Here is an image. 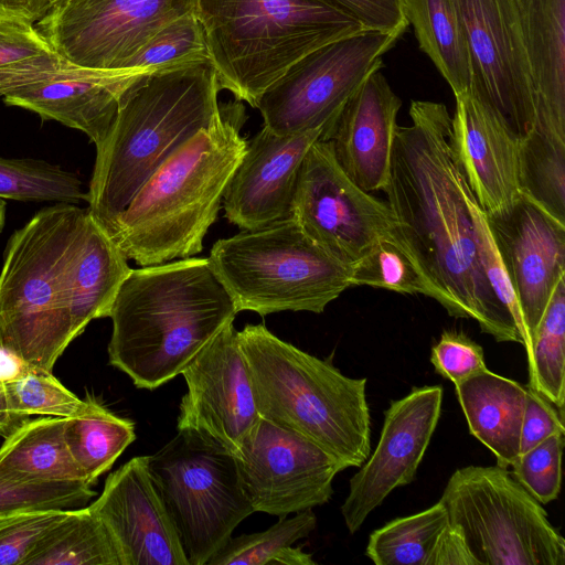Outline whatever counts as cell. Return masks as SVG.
I'll list each match as a JSON object with an SVG mask.
<instances>
[{
    "mask_svg": "<svg viewBox=\"0 0 565 565\" xmlns=\"http://www.w3.org/2000/svg\"><path fill=\"white\" fill-rule=\"evenodd\" d=\"M411 125L397 126L383 192L395 232L446 300L448 315L473 319L498 342L522 343L481 265L471 190L456 160L443 103L412 100Z\"/></svg>",
    "mask_w": 565,
    "mask_h": 565,
    "instance_id": "obj_1",
    "label": "cell"
},
{
    "mask_svg": "<svg viewBox=\"0 0 565 565\" xmlns=\"http://www.w3.org/2000/svg\"><path fill=\"white\" fill-rule=\"evenodd\" d=\"M237 313L207 258L131 269L108 317L109 364L136 387L154 390L181 374Z\"/></svg>",
    "mask_w": 565,
    "mask_h": 565,
    "instance_id": "obj_2",
    "label": "cell"
},
{
    "mask_svg": "<svg viewBox=\"0 0 565 565\" xmlns=\"http://www.w3.org/2000/svg\"><path fill=\"white\" fill-rule=\"evenodd\" d=\"M220 90L210 60L143 72L127 86L86 191L87 212L110 235L150 175L215 120Z\"/></svg>",
    "mask_w": 565,
    "mask_h": 565,
    "instance_id": "obj_3",
    "label": "cell"
},
{
    "mask_svg": "<svg viewBox=\"0 0 565 565\" xmlns=\"http://www.w3.org/2000/svg\"><path fill=\"white\" fill-rule=\"evenodd\" d=\"M245 119L242 102L220 105L215 120L141 185L111 232L128 259L150 266L202 252L246 149Z\"/></svg>",
    "mask_w": 565,
    "mask_h": 565,
    "instance_id": "obj_4",
    "label": "cell"
},
{
    "mask_svg": "<svg viewBox=\"0 0 565 565\" xmlns=\"http://www.w3.org/2000/svg\"><path fill=\"white\" fill-rule=\"evenodd\" d=\"M260 417L297 433L341 461L361 467L371 452L366 379L286 342L264 324L237 331Z\"/></svg>",
    "mask_w": 565,
    "mask_h": 565,
    "instance_id": "obj_5",
    "label": "cell"
},
{
    "mask_svg": "<svg viewBox=\"0 0 565 565\" xmlns=\"http://www.w3.org/2000/svg\"><path fill=\"white\" fill-rule=\"evenodd\" d=\"M87 210L54 203L8 239L0 270V339L22 361L53 371L74 340L72 269Z\"/></svg>",
    "mask_w": 565,
    "mask_h": 565,
    "instance_id": "obj_6",
    "label": "cell"
},
{
    "mask_svg": "<svg viewBox=\"0 0 565 565\" xmlns=\"http://www.w3.org/2000/svg\"><path fill=\"white\" fill-rule=\"evenodd\" d=\"M194 14L220 88L255 108L300 57L365 30L328 0H195Z\"/></svg>",
    "mask_w": 565,
    "mask_h": 565,
    "instance_id": "obj_7",
    "label": "cell"
},
{
    "mask_svg": "<svg viewBox=\"0 0 565 565\" xmlns=\"http://www.w3.org/2000/svg\"><path fill=\"white\" fill-rule=\"evenodd\" d=\"M207 259L237 312L321 313L351 287V267L310 238L292 216L216 241Z\"/></svg>",
    "mask_w": 565,
    "mask_h": 565,
    "instance_id": "obj_8",
    "label": "cell"
},
{
    "mask_svg": "<svg viewBox=\"0 0 565 565\" xmlns=\"http://www.w3.org/2000/svg\"><path fill=\"white\" fill-rule=\"evenodd\" d=\"M148 470L190 565H206L254 513L234 454L199 431L178 429L148 456Z\"/></svg>",
    "mask_w": 565,
    "mask_h": 565,
    "instance_id": "obj_9",
    "label": "cell"
},
{
    "mask_svg": "<svg viewBox=\"0 0 565 565\" xmlns=\"http://www.w3.org/2000/svg\"><path fill=\"white\" fill-rule=\"evenodd\" d=\"M439 502L477 565L565 564V540L508 468H458Z\"/></svg>",
    "mask_w": 565,
    "mask_h": 565,
    "instance_id": "obj_10",
    "label": "cell"
},
{
    "mask_svg": "<svg viewBox=\"0 0 565 565\" xmlns=\"http://www.w3.org/2000/svg\"><path fill=\"white\" fill-rule=\"evenodd\" d=\"M402 35L363 30L303 55L260 95L264 126L279 136L326 131Z\"/></svg>",
    "mask_w": 565,
    "mask_h": 565,
    "instance_id": "obj_11",
    "label": "cell"
},
{
    "mask_svg": "<svg viewBox=\"0 0 565 565\" xmlns=\"http://www.w3.org/2000/svg\"><path fill=\"white\" fill-rule=\"evenodd\" d=\"M291 216L310 238L350 267L395 228L388 204L359 188L338 164L330 142L321 139L301 162Z\"/></svg>",
    "mask_w": 565,
    "mask_h": 565,
    "instance_id": "obj_12",
    "label": "cell"
},
{
    "mask_svg": "<svg viewBox=\"0 0 565 565\" xmlns=\"http://www.w3.org/2000/svg\"><path fill=\"white\" fill-rule=\"evenodd\" d=\"M195 0H67L35 26L68 63L122 70L161 28L194 12Z\"/></svg>",
    "mask_w": 565,
    "mask_h": 565,
    "instance_id": "obj_13",
    "label": "cell"
},
{
    "mask_svg": "<svg viewBox=\"0 0 565 565\" xmlns=\"http://www.w3.org/2000/svg\"><path fill=\"white\" fill-rule=\"evenodd\" d=\"M234 457L254 512L279 519L327 503L334 477L347 469L315 443L263 417Z\"/></svg>",
    "mask_w": 565,
    "mask_h": 565,
    "instance_id": "obj_14",
    "label": "cell"
},
{
    "mask_svg": "<svg viewBox=\"0 0 565 565\" xmlns=\"http://www.w3.org/2000/svg\"><path fill=\"white\" fill-rule=\"evenodd\" d=\"M471 65L470 90L521 138L534 129L535 110L514 0H455Z\"/></svg>",
    "mask_w": 565,
    "mask_h": 565,
    "instance_id": "obj_15",
    "label": "cell"
},
{
    "mask_svg": "<svg viewBox=\"0 0 565 565\" xmlns=\"http://www.w3.org/2000/svg\"><path fill=\"white\" fill-rule=\"evenodd\" d=\"M444 390L440 385L413 387L384 412L379 443L349 481L341 505L351 534L391 492L412 483L438 424Z\"/></svg>",
    "mask_w": 565,
    "mask_h": 565,
    "instance_id": "obj_16",
    "label": "cell"
},
{
    "mask_svg": "<svg viewBox=\"0 0 565 565\" xmlns=\"http://www.w3.org/2000/svg\"><path fill=\"white\" fill-rule=\"evenodd\" d=\"M181 374L188 392L177 428L199 431L234 454L260 417L234 322L204 345Z\"/></svg>",
    "mask_w": 565,
    "mask_h": 565,
    "instance_id": "obj_17",
    "label": "cell"
},
{
    "mask_svg": "<svg viewBox=\"0 0 565 565\" xmlns=\"http://www.w3.org/2000/svg\"><path fill=\"white\" fill-rule=\"evenodd\" d=\"M484 215L520 305L527 352L565 277V224L522 193L508 209Z\"/></svg>",
    "mask_w": 565,
    "mask_h": 565,
    "instance_id": "obj_18",
    "label": "cell"
},
{
    "mask_svg": "<svg viewBox=\"0 0 565 565\" xmlns=\"http://www.w3.org/2000/svg\"><path fill=\"white\" fill-rule=\"evenodd\" d=\"M88 507L107 527L121 565H190L151 480L148 456L134 457L111 472Z\"/></svg>",
    "mask_w": 565,
    "mask_h": 565,
    "instance_id": "obj_19",
    "label": "cell"
},
{
    "mask_svg": "<svg viewBox=\"0 0 565 565\" xmlns=\"http://www.w3.org/2000/svg\"><path fill=\"white\" fill-rule=\"evenodd\" d=\"M323 131L320 128L279 136L263 126L247 142L225 190L227 221L242 230H255L291 216L301 162Z\"/></svg>",
    "mask_w": 565,
    "mask_h": 565,
    "instance_id": "obj_20",
    "label": "cell"
},
{
    "mask_svg": "<svg viewBox=\"0 0 565 565\" xmlns=\"http://www.w3.org/2000/svg\"><path fill=\"white\" fill-rule=\"evenodd\" d=\"M451 147L484 214L508 209L521 195V137L471 90L455 96Z\"/></svg>",
    "mask_w": 565,
    "mask_h": 565,
    "instance_id": "obj_21",
    "label": "cell"
},
{
    "mask_svg": "<svg viewBox=\"0 0 565 565\" xmlns=\"http://www.w3.org/2000/svg\"><path fill=\"white\" fill-rule=\"evenodd\" d=\"M402 100L380 71L372 73L321 135L343 172L363 191L387 184Z\"/></svg>",
    "mask_w": 565,
    "mask_h": 565,
    "instance_id": "obj_22",
    "label": "cell"
},
{
    "mask_svg": "<svg viewBox=\"0 0 565 565\" xmlns=\"http://www.w3.org/2000/svg\"><path fill=\"white\" fill-rule=\"evenodd\" d=\"M140 73L143 72L98 71L71 64L46 78L7 92L2 99L43 120L82 131L96 147L115 121L122 93Z\"/></svg>",
    "mask_w": 565,
    "mask_h": 565,
    "instance_id": "obj_23",
    "label": "cell"
},
{
    "mask_svg": "<svg viewBox=\"0 0 565 565\" xmlns=\"http://www.w3.org/2000/svg\"><path fill=\"white\" fill-rule=\"evenodd\" d=\"M539 134L565 142V0H514Z\"/></svg>",
    "mask_w": 565,
    "mask_h": 565,
    "instance_id": "obj_24",
    "label": "cell"
},
{
    "mask_svg": "<svg viewBox=\"0 0 565 565\" xmlns=\"http://www.w3.org/2000/svg\"><path fill=\"white\" fill-rule=\"evenodd\" d=\"M469 431L495 457L511 467L520 455L526 387L491 372H478L455 385Z\"/></svg>",
    "mask_w": 565,
    "mask_h": 565,
    "instance_id": "obj_25",
    "label": "cell"
},
{
    "mask_svg": "<svg viewBox=\"0 0 565 565\" xmlns=\"http://www.w3.org/2000/svg\"><path fill=\"white\" fill-rule=\"evenodd\" d=\"M130 270L128 258L115 239L87 212L71 277L74 339L92 320L109 317Z\"/></svg>",
    "mask_w": 565,
    "mask_h": 565,
    "instance_id": "obj_26",
    "label": "cell"
},
{
    "mask_svg": "<svg viewBox=\"0 0 565 565\" xmlns=\"http://www.w3.org/2000/svg\"><path fill=\"white\" fill-rule=\"evenodd\" d=\"M64 426L65 418L61 417L23 422L0 445V477L20 481H85L66 446Z\"/></svg>",
    "mask_w": 565,
    "mask_h": 565,
    "instance_id": "obj_27",
    "label": "cell"
},
{
    "mask_svg": "<svg viewBox=\"0 0 565 565\" xmlns=\"http://www.w3.org/2000/svg\"><path fill=\"white\" fill-rule=\"evenodd\" d=\"M419 49L428 55L455 96L471 87L468 44L455 0H402Z\"/></svg>",
    "mask_w": 565,
    "mask_h": 565,
    "instance_id": "obj_28",
    "label": "cell"
},
{
    "mask_svg": "<svg viewBox=\"0 0 565 565\" xmlns=\"http://www.w3.org/2000/svg\"><path fill=\"white\" fill-rule=\"evenodd\" d=\"M64 437L84 480L94 486L136 439V433L132 420L115 415L90 397L84 413L65 418Z\"/></svg>",
    "mask_w": 565,
    "mask_h": 565,
    "instance_id": "obj_29",
    "label": "cell"
},
{
    "mask_svg": "<svg viewBox=\"0 0 565 565\" xmlns=\"http://www.w3.org/2000/svg\"><path fill=\"white\" fill-rule=\"evenodd\" d=\"M24 565H121L115 543L89 508L70 510Z\"/></svg>",
    "mask_w": 565,
    "mask_h": 565,
    "instance_id": "obj_30",
    "label": "cell"
},
{
    "mask_svg": "<svg viewBox=\"0 0 565 565\" xmlns=\"http://www.w3.org/2000/svg\"><path fill=\"white\" fill-rule=\"evenodd\" d=\"M317 525L312 509L279 519L263 532L231 536L206 565H313L311 555L292 544L307 537Z\"/></svg>",
    "mask_w": 565,
    "mask_h": 565,
    "instance_id": "obj_31",
    "label": "cell"
},
{
    "mask_svg": "<svg viewBox=\"0 0 565 565\" xmlns=\"http://www.w3.org/2000/svg\"><path fill=\"white\" fill-rule=\"evenodd\" d=\"M448 525L446 509L438 501L424 511L394 519L373 531L365 554L376 565H430Z\"/></svg>",
    "mask_w": 565,
    "mask_h": 565,
    "instance_id": "obj_32",
    "label": "cell"
},
{
    "mask_svg": "<svg viewBox=\"0 0 565 565\" xmlns=\"http://www.w3.org/2000/svg\"><path fill=\"white\" fill-rule=\"evenodd\" d=\"M71 65L51 47L34 23L0 13V97Z\"/></svg>",
    "mask_w": 565,
    "mask_h": 565,
    "instance_id": "obj_33",
    "label": "cell"
},
{
    "mask_svg": "<svg viewBox=\"0 0 565 565\" xmlns=\"http://www.w3.org/2000/svg\"><path fill=\"white\" fill-rule=\"evenodd\" d=\"M526 356L529 386L564 413L565 277L552 294Z\"/></svg>",
    "mask_w": 565,
    "mask_h": 565,
    "instance_id": "obj_34",
    "label": "cell"
},
{
    "mask_svg": "<svg viewBox=\"0 0 565 565\" xmlns=\"http://www.w3.org/2000/svg\"><path fill=\"white\" fill-rule=\"evenodd\" d=\"M350 284L351 287L369 286L405 295H424L446 309L444 296L429 281L395 228L351 267Z\"/></svg>",
    "mask_w": 565,
    "mask_h": 565,
    "instance_id": "obj_35",
    "label": "cell"
},
{
    "mask_svg": "<svg viewBox=\"0 0 565 565\" xmlns=\"http://www.w3.org/2000/svg\"><path fill=\"white\" fill-rule=\"evenodd\" d=\"M0 199L79 204L86 191L81 178L60 164L0 157Z\"/></svg>",
    "mask_w": 565,
    "mask_h": 565,
    "instance_id": "obj_36",
    "label": "cell"
},
{
    "mask_svg": "<svg viewBox=\"0 0 565 565\" xmlns=\"http://www.w3.org/2000/svg\"><path fill=\"white\" fill-rule=\"evenodd\" d=\"M521 193L565 224V142L535 130L520 141Z\"/></svg>",
    "mask_w": 565,
    "mask_h": 565,
    "instance_id": "obj_37",
    "label": "cell"
},
{
    "mask_svg": "<svg viewBox=\"0 0 565 565\" xmlns=\"http://www.w3.org/2000/svg\"><path fill=\"white\" fill-rule=\"evenodd\" d=\"M12 412L25 422L32 415L68 418L84 413L90 396L81 399L52 373L21 361L6 380Z\"/></svg>",
    "mask_w": 565,
    "mask_h": 565,
    "instance_id": "obj_38",
    "label": "cell"
},
{
    "mask_svg": "<svg viewBox=\"0 0 565 565\" xmlns=\"http://www.w3.org/2000/svg\"><path fill=\"white\" fill-rule=\"evenodd\" d=\"M210 60L204 30L194 12L166 24L124 65L149 72Z\"/></svg>",
    "mask_w": 565,
    "mask_h": 565,
    "instance_id": "obj_39",
    "label": "cell"
},
{
    "mask_svg": "<svg viewBox=\"0 0 565 565\" xmlns=\"http://www.w3.org/2000/svg\"><path fill=\"white\" fill-rule=\"evenodd\" d=\"M95 494L85 481H20L0 477V518L31 510L78 509Z\"/></svg>",
    "mask_w": 565,
    "mask_h": 565,
    "instance_id": "obj_40",
    "label": "cell"
},
{
    "mask_svg": "<svg viewBox=\"0 0 565 565\" xmlns=\"http://www.w3.org/2000/svg\"><path fill=\"white\" fill-rule=\"evenodd\" d=\"M564 434H553L512 463V477L541 504L557 499L562 481Z\"/></svg>",
    "mask_w": 565,
    "mask_h": 565,
    "instance_id": "obj_41",
    "label": "cell"
},
{
    "mask_svg": "<svg viewBox=\"0 0 565 565\" xmlns=\"http://www.w3.org/2000/svg\"><path fill=\"white\" fill-rule=\"evenodd\" d=\"M68 512L31 510L0 518V565H24L32 552Z\"/></svg>",
    "mask_w": 565,
    "mask_h": 565,
    "instance_id": "obj_42",
    "label": "cell"
},
{
    "mask_svg": "<svg viewBox=\"0 0 565 565\" xmlns=\"http://www.w3.org/2000/svg\"><path fill=\"white\" fill-rule=\"evenodd\" d=\"M469 204L475 222L478 254L483 271L497 299L513 318L522 340L521 344L525 347L524 324L515 291L491 236L484 212L477 203L472 192L469 198Z\"/></svg>",
    "mask_w": 565,
    "mask_h": 565,
    "instance_id": "obj_43",
    "label": "cell"
},
{
    "mask_svg": "<svg viewBox=\"0 0 565 565\" xmlns=\"http://www.w3.org/2000/svg\"><path fill=\"white\" fill-rule=\"evenodd\" d=\"M430 363L435 372L455 385L487 370L481 345L460 331L445 330L431 348Z\"/></svg>",
    "mask_w": 565,
    "mask_h": 565,
    "instance_id": "obj_44",
    "label": "cell"
},
{
    "mask_svg": "<svg viewBox=\"0 0 565 565\" xmlns=\"http://www.w3.org/2000/svg\"><path fill=\"white\" fill-rule=\"evenodd\" d=\"M564 414L527 385L520 439V454L542 443L553 434H565Z\"/></svg>",
    "mask_w": 565,
    "mask_h": 565,
    "instance_id": "obj_45",
    "label": "cell"
},
{
    "mask_svg": "<svg viewBox=\"0 0 565 565\" xmlns=\"http://www.w3.org/2000/svg\"><path fill=\"white\" fill-rule=\"evenodd\" d=\"M354 19L365 30L404 33L408 23L402 0H328Z\"/></svg>",
    "mask_w": 565,
    "mask_h": 565,
    "instance_id": "obj_46",
    "label": "cell"
},
{
    "mask_svg": "<svg viewBox=\"0 0 565 565\" xmlns=\"http://www.w3.org/2000/svg\"><path fill=\"white\" fill-rule=\"evenodd\" d=\"M22 360L10 352L0 339V437H7L23 422L12 412L6 380L15 371Z\"/></svg>",
    "mask_w": 565,
    "mask_h": 565,
    "instance_id": "obj_47",
    "label": "cell"
},
{
    "mask_svg": "<svg viewBox=\"0 0 565 565\" xmlns=\"http://www.w3.org/2000/svg\"><path fill=\"white\" fill-rule=\"evenodd\" d=\"M430 565H477L460 532L450 524L441 534Z\"/></svg>",
    "mask_w": 565,
    "mask_h": 565,
    "instance_id": "obj_48",
    "label": "cell"
},
{
    "mask_svg": "<svg viewBox=\"0 0 565 565\" xmlns=\"http://www.w3.org/2000/svg\"><path fill=\"white\" fill-rule=\"evenodd\" d=\"M51 9V0H0V13L15 15L34 24Z\"/></svg>",
    "mask_w": 565,
    "mask_h": 565,
    "instance_id": "obj_49",
    "label": "cell"
},
{
    "mask_svg": "<svg viewBox=\"0 0 565 565\" xmlns=\"http://www.w3.org/2000/svg\"><path fill=\"white\" fill-rule=\"evenodd\" d=\"M7 220V203L0 199V233L3 231Z\"/></svg>",
    "mask_w": 565,
    "mask_h": 565,
    "instance_id": "obj_50",
    "label": "cell"
},
{
    "mask_svg": "<svg viewBox=\"0 0 565 565\" xmlns=\"http://www.w3.org/2000/svg\"><path fill=\"white\" fill-rule=\"evenodd\" d=\"M65 1H67V0H51L52 8H53V7H55V6H57V4L63 3V2H65Z\"/></svg>",
    "mask_w": 565,
    "mask_h": 565,
    "instance_id": "obj_51",
    "label": "cell"
}]
</instances>
